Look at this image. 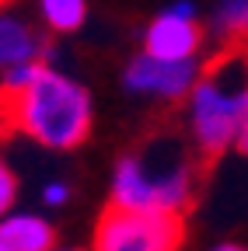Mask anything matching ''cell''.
<instances>
[{
  "mask_svg": "<svg viewBox=\"0 0 248 251\" xmlns=\"http://www.w3.org/2000/svg\"><path fill=\"white\" fill-rule=\"evenodd\" d=\"M4 112L46 150H74L91 133V94L53 67H39L21 91H4Z\"/></svg>",
  "mask_w": 248,
  "mask_h": 251,
  "instance_id": "cell-1",
  "label": "cell"
},
{
  "mask_svg": "<svg viewBox=\"0 0 248 251\" xmlns=\"http://www.w3.org/2000/svg\"><path fill=\"white\" fill-rule=\"evenodd\" d=\"M248 115V52H224L199 74L189 91V129L206 157L234 147L238 126Z\"/></svg>",
  "mask_w": 248,
  "mask_h": 251,
  "instance_id": "cell-2",
  "label": "cell"
},
{
  "mask_svg": "<svg viewBox=\"0 0 248 251\" xmlns=\"http://www.w3.org/2000/svg\"><path fill=\"white\" fill-rule=\"evenodd\" d=\"M185 241L182 213L109 206L95 227L98 251H171Z\"/></svg>",
  "mask_w": 248,
  "mask_h": 251,
  "instance_id": "cell-3",
  "label": "cell"
},
{
  "mask_svg": "<svg viewBox=\"0 0 248 251\" xmlns=\"http://www.w3.org/2000/svg\"><path fill=\"white\" fill-rule=\"evenodd\" d=\"M199 74H203V67H199L196 56L165 59V56H150L143 49V56H137L126 67V74H122V87L130 94H143V98L175 101V98H185V94L193 91Z\"/></svg>",
  "mask_w": 248,
  "mask_h": 251,
  "instance_id": "cell-4",
  "label": "cell"
},
{
  "mask_svg": "<svg viewBox=\"0 0 248 251\" xmlns=\"http://www.w3.org/2000/svg\"><path fill=\"white\" fill-rule=\"evenodd\" d=\"M199 25L196 18H185V14H175V11H161L147 25V35H143V46L150 56H165V59H189L199 52Z\"/></svg>",
  "mask_w": 248,
  "mask_h": 251,
  "instance_id": "cell-5",
  "label": "cell"
},
{
  "mask_svg": "<svg viewBox=\"0 0 248 251\" xmlns=\"http://www.w3.org/2000/svg\"><path fill=\"white\" fill-rule=\"evenodd\" d=\"M112 206L158 209V185L147 157H122L112 175Z\"/></svg>",
  "mask_w": 248,
  "mask_h": 251,
  "instance_id": "cell-6",
  "label": "cell"
},
{
  "mask_svg": "<svg viewBox=\"0 0 248 251\" xmlns=\"http://www.w3.org/2000/svg\"><path fill=\"white\" fill-rule=\"evenodd\" d=\"M56 230L35 213H4L0 216V251H49Z\"/></svg>",
  "mask_w": 248,
  "mask_h": 251,
  "instance_id": "cell-7",
  "label": "cell"
},
{
  "mask_svg": "<svg viewBox=\"0 0 248 251\" xmlns=\"http://www.w3.org/2000/svg\"><path fill=\"white\" fill-rule=\"evenodd\" d=\"M46 56L42 35L14 14H0V70L18 67V63H35Z\"/></svg>",
  "mask_w": 248,
  "mask_h": 251,
  "instance_id": "cell-8",
  "label": "cell"
},
{
  "mask_svg": "<svg viewBox=\"0 0 248 251\" xmlns=\"http://www.w3.org/2000/svg\"><path fill=\"white\" fill-rule=\"evenodd\" d=\"M210 28L224 42H245L248 39V0H217Z\"/></svg>",
  "mask_w": 248,
  "mask_h": 251,
  "instance_id": "cell-9",
  "label": "cell"
},
{
  "mask_svg": "<svg viewBox=\"0 0 248 251\" xmlns=\"http://www.w3.org/2000/svg\"><path fill=\"white\" fill-rule=\"evenodd\" d=\"M39 11H42V21L53 28V31H77L87 18V4L84 0H39Z\"/></svg>",
  "mask_w": 248,
  "mask_h": 251,
  "instance_id": "cell-10",
  "label": "cell"
},
{
  "mask_svg": "<svg viewBox=\"0 0 248 251\" xmlns=\"http://www.w3.org/2000/svg\"><path fill=\"white\" fill-rule=\"evenodd\" d=\"M14 196H18V178L4 161H0V216L14 206Z\"/></svg>",
  "mask_w": 248,
  "mask_h": 251,
  "instance_id": "cell-11",
  "label": "cell"
},
{
  "mask_svg": "<svg viewBox=\"0 0 248 251\" xmlns=\"http://www.w3.org/2000/svg\"><path fill=\"white\" fill-rule=\"evenodd\" d=\"M67 199H70V185L67 181H49L42 188V202L46 206H67Z\"/></svg>",
  "mask_w": 248,
  "mask_h": 251,
  "instance_id": "cell-12",
  "label": "cell"
},
{
  "mask_svg": "<svg viewBox=\"0 0 248 251\" xmlns=\"http://www.w3.org/2000/svg\"><path fill=\"white\" fill-rule=\"evenodd\" d=\"M168 11H175V14H185V18H196V14H199L193 0H175V4H168Z\"/></svg>",
  "mask_w": 248,
  "mask_h": 251,
  "instance_id": "cell-13",
  "label": "cell"
},
{
  "mask_svg": "<svg viewBox=\"0 0 248 251\" xmlns=\"http://www.w3.org/2000/svg\"><path fill=\"white\" fill-rule=\"evenodd\" d=\"M234 147L241 150V153H248V115L241 119V126H238V136H234Z\"/></svg>",
  "mask_w": 248,
  "mask_h": 251,
  "instance_id": "cell-14",
  "label": "cell"
}]
</instances>
